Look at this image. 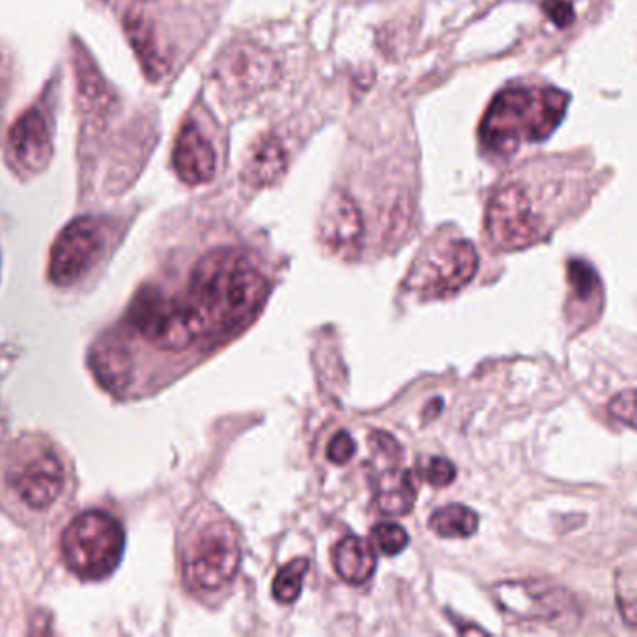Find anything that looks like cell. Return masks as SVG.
Wrapping results in <instances>:
<instances>
[{
	"label": "cell",
	"mask_w": 637,
	"mask_h": 637,
	"mask_svg": "<svg viewBox=\"0 0 637 637\" xmlns=\"http://www.w3.org/2000/svg\"><path fill=\"white\" fill-rule=\"evenodd\" d=\"M264 298V275L235 249L206 254L193 269L185 296L201 316L206 337L238 329L259 311Z\"/></svg>",
	"instance_id": "6da1fadb"
},
{
	"label": "cell",
	"mask_w": 637,
	"mask_h": 637,
	"mask_svg": "<svg viewBox=\"0 0 637 637\" xmlns=\"http://www.w3.org/2000/svg\"><path fill=\"white\" fill-rule=\"evenodd\" d=\"M570 98L557 88H513L501 92L482 120V148L510 157L524 144L539 143L557 130Z\"/></svg>",
	"instance_id": "7a4b0ae2"
},
{
	"label": "cell",
	"mask_w": 637,
	"mask_h": 637,
	"mask_svg": "<svg viewBox=\"0 0 637 637\" xmlns=\"http://www.w3.org/2000/svg\"><path fill=\"white\" fill-rule=\"evenodd\" d=\"M124 544V529L115 516L104 510H88L65 527L62 555L68 568L79 578L101 579L117 568Z\"/></svg>",
	"instance_id": "3957f363"
},
{
	"label": "cell",
	"mask_w": 637,
	"mask_h": 637,
	"mask_svg": "<svg viewBox=\"0 0 637 637\" xmlns=\"http://www.w3.org/2000/svg\"><path fill=\"white\" fill-rule=\"evenodd\" d=\"M130 324L157 350L182 351L206 338L201 316L185 298H169L151 287L139 293L130 311Z\"/></svg>",
	"instance_id": "277c9868"
},
{
	"label": "cell",
	"mask_w": 637,
	"mask_h": 637,
	"mask_svg": "<svg viewBox=\"0 0 637 637\" xmlns=\"http://www.w3.org/2000/svg\"><path fill=\"white\" fill-rule=\"evenodd\" d=\"M241 563L240 537L227 520L212 521L202 529L183 555V574L201 591H217L235 578Z\"/></svg>",
	"instance_id": "5b68a950"
},
{
	"label": "cell",
	"mask_w": 637,
	"mask_h": 637,
	"mask_svg": "<svg viewBox=\"0 0 637 637\" xmlns=\"http://www.w3.org/2000/svg\"><path fill=\"white\" fill-rule=\"evenodd\" d=\"M495 604L503 612L521 621H542L546 625H563L578 618V602L570 591L542 579L501 581L492 587Z\"/></svg>",
	"instance_id": "8992f818"
},
{
	"label": "cell",
	"mask_w": 637,
	"mask_h": 637,
	"mask_svg": "<svg viewBox=\"0 0 637 637\" xmlns=\"http://www.w3.org/2000/svg\"><path fill=\"white\" fill-rule=\"evenodd\" d=\"M486 230L495 248L503 251L531 248L544 235L542 221L520 183H507L495 191L488 204Z\"/></svg>",
	"instance_id": "52a82bcc"
},
{
	"label": "cell",
	"mask_w": 637,
	"mask_h": 637,
	"mask_svg": "<svg viewBox=\"0 0 637 637\" xmlns=\"http://www.w3.org/2000/svg\"><path fill=\"white\" fill-rule=\"evenodd\" d=\"M104 249V225L92 217L75 219L60 232L52 245L49 279L57 287H72L91 272Z\"/></svg>",
	"instance_id": "ba28073f"
},
{
	"label": "cell",
	"mask_w": 637,
	"mask_h": 637,
	"mask_svg": "<svg viewBox=\"0 0 637 637\" xmlns=\"http://www.w3.org/2000/svg\"><path fill=\"white\" fill-rule=\"evenodd\" d=\"M479 254L469 240H449L434 249L417 269V287L430 298L460 292L476 277Z\"/></svg>",
	"instance_id": "9c48e42d"
},
{
	"label": "cell",
	"mask_w": 637,
	"mask_h": 637,
	"mask_svg": "<svg viewBox=\"0 0 637 637\" xmlns=\"http://www.w3.org/2000/svg\"><path fill=\"white\" fill-rule=\"evenodd\" d=\"M217 77L223 88L236 98H251L274 85L279 68L274 57L254 44H236L228 47L219 65Z\"/></svg>",
	"instance_id": "30bf717a"
},
{
	"label": "cell",
	"mask_w": 637,
	"mask_h": 637,
	"mask_svg": "<svg viewBox=\"0 0 637 637\" xmlns=\"http://www.w3.org/2000/svg\"><path fill=\"white\" fill-rule=\"evenodd\" d=\"M363 217L356 201L346 191H333L322 206L318 238L338 259H358L363 248Z\"/></svg>",
	"instance_id": "8fae6325"
},
{
	"label": "cell",
	"mask_w": 637,
	"mask_h": 637,
	"mask_svg": "<svg viewBox=\"0 0 637 637\" xmlns=\"http://www.w3.org/2000/svg\"><path fill=\"white\" fill-rule=\"evenodd\" d=\"M8 152L25 172H41L52 156V139L46 115L39 109L23 112L8 133Z\"/></svg>",
	"instance_id": "7c38bea8"
},
{
	"label": "cell",
	"mask_w": 637,
	"mask_h": 637,
	"mask_svg": "<svg viewBox=\"0 0 637 637\" xmlns=\"http://www.w3.org/2000/svg\"><path fill=\"white\" fill-rule=\"evenodd\" d=\"M13 490L20 500L36 510H46L59 500L64 486V471L59 458L39 455L23 464L12 477Z\"/></svg>",
	"instance_id": "4fadbf2b"
},
{
	"label": "cell",
	"mask_w": 637,
	"mask_h": 637,
	"mask_svg": "<svg viewBox=\"0 0 637 637\" xmlns=\"http://www.w3.org/2000/svg\"><path fill=\"white\" fill-rule=\"evenodd\" d=\"M176 175L189 185L208 183L215 176V152L195 124H185L172 151Z\"/></svg>",
	"instance_id": "5bb4252c"
},
{
	"label": "cell",
	"mask_w": 637,
	"mask_h": 637,
	"mask_svg": "<svg viewBox=\"0 0 637 637\" xmlns=\"http://www.w3.org/2000/svg\"><path fill=\"white\" fill-rule=\"evenodd\" d=\"M91 366L105 389L122 393L130 385L133 361L124 342L118 337H105L92 348Z\"/></svg>",
	"instance_id": "9a60e30c"
},
{
	"label": "cell",
	"mask_w": 637,
	"mask_h": 637,
	"mask_svg": "<svg viewBox=\"0 0 637 637\" xmlns=\"http://www.w3.org/2000/svg\"><path fill=\"white\" fill-rule=\"evenodd\" d=\"M287 151L279 139L262 137L253 144L249 151L245 167H243V180L254 188H266L277 182L287 170Z\"/></svg>",
	"instance_id": "2e32d148"
},
{
	"label": "cell",
	"mask_w": 637,
	"mask_h": 637,
	"mask_svg": "<svg viewBox=\"0 0 637 637\" xmlns=\"http://www.w3.org/2000/svg\"><path fill=\"white\" fill-rule=\"evenodd\" d=\"M333 566L342 581L361 586L376 573V555L366 540L348 534L333 550Z\"/></svg>",
	"instance_id": "e0dca14e"
},
{
	"label": "cell",
	"mask_w": 637,
	"mask_h": 637,
	"mask_svg": "<svg viewBox=\"0 0 637 637\" xmlns=\"http://www.w3.org/2000/svg\"><path fill=\"white\" fill-rule=\"evenodd\" d=\"M417 488L408 469L389 471L382 477L376 492L377 508L387 516H404L416 505Z\"/></svg>",
	"instance_id": "ac0fdd59"
},
{
	"label": "cell",
	"mask_w": 637,
	"mask_h": 637,
	"mask_svg": "<svg viewBox=\"0 0 637 637\" xmlns=\"http://www.w3.org/2000/svg\"><path fill=\"white\" fill-rule=\"evenodd\" d=\"M430 529L443 539H468L479 529V516L462 503H450L430 516Z\"/></svg>",
	"instance_id": "d6986e66"
},
{
	"label": "cell",
	"mask_w": 637,
	"mask_h": 637,
	"mask_svg": "<svg viewBox=\"0 0 637 637\" xmlns=\"http://www.w3.org/2000/svg\"><path fill=\"white\" fill-rule=\"evenodd\" d=\"M125 31L131 39V46L135 47L139 60L143 64L144 72L151 75V79H159L165 72V62L161 59V52L157 49L154 33H152L151 25L141 17H131L125 23Z\"/></svg>",
	"instance_id": "ffe728a7"
},
{
	"label": "cell",
	"mask_w": 637,
	"mask_h": 637,
	"mask_svg": "<svg viewBox=\"0 0 637 637\" xmlns=\"http://www.w3.org/2000/svg\"><path fill=\"white\" fill-rule=\"evenodd\" d=\"M309 568H311V561L307 557H296L279 568V573L274 579V586H272L275 600L280 604H293L296 600L300 599L303 579H305Z\"/></svg>",
	"instance_id": "44dd1931"
},
{
	"label": "cell",
	"mask_w": 637,
	"mask_h": 637,
	"mask_svg": "<svg viewBox=\"0 0 637 637\" xmlns=\"http://www.w3.org/2000/svg\"><path fill=\"white\" fill-rule=\"evenodd\" d=\"M568 285H570V298L578 305L581 303H592L600 300L602 288H600L599 275L594 267L589 266L584 261H573L568 266Z\"/></svg>",
	"instance_id": "7402d4cb"
},
{
	"label": "cell",
	"mask_w": 637,
	"mask_h": 637,
	"mask_svg": "<svg viewBox=\"0 0 637 637\" xmlns=\"http://www.w3.org/2000/svg\"><path fill=\"white\" fill-rule=\"evenodd\" d=\"M615 591H617L618 612L626 621V625L636 626L637 621V586L636 566H621L615 579Z\"/></svg>",
	"instance_id": "603a6c76"
},
{
	"label": "cell",
	"mask_w": 637,
	"mask_h": 637,
	"mask_svg": "<svg viewBox=\"0 0 637 637\" xmlns=\"http://www.w3.org/2000/svg\"><path fill=\"white\" fill-rule=\"evenodd\" d=\"M371 537L372 544L385 555H397L410 542L406 529L398 524H390V521H382V524L374 526Z\"/></svg>",
	"instance_id": "cb8c5ba5"
},
{
	"label": "cell",
	"mask_w": 637,
	"mask_h": 637,
	"mask_svg": "<svg viewBox=\"0 0 637 637\" xmlns=\"http://www.w3.org/2000/svg\"><path fill=\"white\" fill-rule=\"evenodd\" d=\"M424 479H426L432 486H449L450 482H455L456 479L455 464L447 460V458H442V456H434V458H430V462L426 464Z\"/></svg>",
	"instance_id": "d4e9b609"
},
{
	"label": "cell",
	"mask_w": 637,
	"mask_h": 637,
	"mask_svg": "<svg viewBox=\"0 0 637 637\" xmlns=\"http://www.w3.org/2000/svg\"><path fill=\"white\" fill-rule=\"evenodd\" d=\"M608 410L615 419L634 429L636 426V390L628 389L625 393H618L608 406Z\"/></svg>",
	"instance_id": "484cf974"
},
{
	"label": "cell",
	"mask_w": 637,
	"mask_h": 637,
	"mask_svg": "<svg viewBox=\"0 0 637 637\" xmlns=\"http://www.w3.org/2000/svg\"><path fill=\"white\" fill-rule=\"evenodd\" d=\"M353 455H356V442H353V437L346 430H340V432H337L332 437V442L327 445V458L333 464H348Z\"/></svg>",
	"instance_id": "4316f807"
},
{
	"label": "cell",
	"mask_w": 637,
	"mask_h": 637,
	"mask_svg": "<svg viewBox=\"0 0 637 637\" xmlns=\"http://www.w3.org/2000/svg\"><path fill=\"white\" fill-rule=\"evenodd\" d=\"M542 8L546 12L548 17L560 26L566 28L574 23V8L570 7L568 0H544Z\"/></svg>",
	"instance_id": "83f0119b"
},
{
	"label": "cell",
	"mask_w": 637,
	"mask_h": 637,
	"mask_svg": "<svg viewBox=\"0 0 637 637\" xmlns=\"http://www.w3.org/2000/svg\"><path fill=\"white\" fill-rule=\"evenodd\" d=\"M372 445H374L376 449L382 450L385 456H390V458H397L398 453H400L397 440L389 436V434H385V432H374V434H372Z\"/></svg>",
	"instance_id": "f1b7e54d"
},
{
	"label": "cell",
	"mask_w": 637,
	"mask_h": 637,
	"mask_svg": "<svg viewBox=\"0 0 637 637\" xmlns=\"http://www.w3.org/2000/svg\"><path fill=\"white\" fill-rule=\"evenodd\" d=\"M10 88V65H8L4 55L0 52V105H4Z\"/></svg>",
	"instance_id": "f546056e"
}]
</instances>
